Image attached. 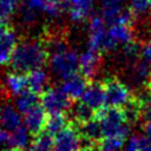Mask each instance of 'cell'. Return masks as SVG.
Segmentation results:
<instances>
[{
  "mask_svg": "<svg viewBox=\"0 0 151 151\" xmlns=\"http://www.w3.org/2000/svg\"><path fill=\"white\" fill-rule=\"evenodd\" d=\"M50 54L42 39L21 35L18 38L17 47L8 64L12 72L27 74L32 71L44 68L48 65Z\"/></svg>",
  "mask_w": 151,
  "mask_h": 151,
  "instance_id": "6da1fadb",
  "label": "cell"
},
{
  "mask_svg": "<svg viewBox=\"0 0 151 151\" xmlns=\"http://www.w3.org/2000/svg\"><path fill=\"white\" fill-rule=\"evenodd\" d=\"M96 117L100 122L104 137L126 138L130 132V125L125 120L122 107L104 106L96 112Z\"/></svg>",
  "mask_w": 151,
  "mask_h": 151,
  "instance_id": "7a4b0ae2",
  "label": "cell"
},
{
  "mask_svg": "<svg viewBox=\"0 0 151 151\" xmlns=\"http://www.w3.org/2000/svg\"><path fill=\"white\" fill-rule=\"evenodd\" d=\"M40 101L48 114H55L66 113L74 100H72L60 86H50L40 94Z\"/></svg>",
  "mask_w": 151,
  "mask_h": 151,
  "instance_id": "3957f363",
  "label": "cell"
},
{
  "mask_svg": "<svg viewBox=\"0 0 151 151\" xmlns=\"http://www.w3.org/2000/svg\"><path fill=\"white\" fill-rule=\"evenodd\" d=\"M50 71L59 79H65L79 72V58L73 51L55 54L50 58Z\"/></svg>",
  "mask_w": 151,
  "mask_h": 151,
  "instance_id": "277c9868",
  "label": "cell"
},
{
  "mask_svg": "<svg viewBox=\"0 0 151 151\" xmlns=\"http://www.w3.org/2000/svg\"><path fill=\"white\" fill-rule=\"evenodd\" d=\"M106 96V106L123 107L132 98V92L117 77H109L103 80Z\"/></svg>",
  "mask_w": 151,
  "mask_h": 151,
  "instance_id": "5b68a950",
  "label": "cell"
},
{
  "mask_svg": "<svg viewBox=\"0 0 151 151\" xmlns=\"http://www.w3.org/2000/svg\"><path fill=\"white\" fill-rule=\"evenodd\" d=\"M81 137L73 124H68L63 131L54 136V151H79Z\"/></svg>",
  "mask_w": 151,
  "mask_h": 151,
  "instance_id": "8992f818",
  "label": "cell"
},
{
  "mask_svg": "<svg viewBox=\"0 0 151 151\" xmlns=\"http://www.w3.org/2000/svg\"><path fill=\"white\" fill-rule=\"evenodd\" d=\"M103 65V53L94 50H88L79 57V73L87 80H94Z\"/></svg>",
  "mask_w": 151,
  "mask_h": 151,
  "instance_id": "52a82bcc",
  "label": "cell"
},
{
  "mask_svg": "<svg viewBox=\"0 0 151 151\" xmlns=\"http://www.w3.org/2000/svg\"><path fill=\"white\" fill-rule=\"evenodd\" d=\"M80 100L93 109L96 112L106 106V96L104 83L99 80H91L84 91Z\"/></svg>",
  "mask_w": 151,
  "mask_h": 151,
  "instance_id": "ba28073f",
  "label": "cell"
},
{
  "mask_svg": "<svg viewBox=\"0 0 151 151\" xmlns=\"http://www.w3.org/2000/svg\"><path fill=\"white\" fill-rule=\"evenodd\" d=\"M47 118H48V113L42 107V105L39 104L29 112L24 114V124L29 131V133L33 137H35L45 130Z\"/></svg>",
  "mask_w": 151,
  "mask_h": 151,
  "instance_id": "9c48e42d",
  "label": "cell"
},
{
  "mask_svg": "<svg viewBox=\"0 0 151 151\" xmlns=\"http://www.w3.org/2000/svg\"><path fill=\"white\" fill-rule=\"evenodd\" d=\"M90 80H87L84 76H81L79 72L63 79V83L60 84V88L72 99V100H79L86 90Z\"/></svg>",
  "mask_w": 151,
  "mask_h": 151,
  "instance_id": "30bf717a",
  "label": "cell"
},
{
  "mask_svg": "<svg viewBox=\"0 0 151 151\" xmlns=\"http://www.w3.org/2000/svg\"><path fill=\"white\" fill-rule=\"evenodd\" d=\"M66 114L70 119V123L77 126L96 118V111L91 109L88 105H86L85 103H83L80 99L73 101V104L71 105Z\"/></svg>",
  "mask_w": 151,
  "mask_h": 151,
  "instance_id": "8fae6325",
  "label": "cell"
},
{
  "mask_svg": "<svg viewBox=\"0 0 151 151\" xmlns=\"http://www.w3.org/2000/svg\"><path fill=\"white\" fill-rule=\"evenodd\" d=\"M130 71V80L138 88L140 86L147 85L151 78V63L143 59L142 57L129 67Z\"/></svg>",
  "mask_w": 151,
  "mask_h": 151,
  "instance_id": "7c38bea8",
  "label": "cell"
},
{
  "mask_svg": "<svg viewBox=\"0 0 151 151\" xmlns=\"http://www.w3.org/2000/svg\"><path fill=\"white\" fill-rule=\"evenodd\" d=\"M77 129L81 137V143H99L104 138L101 125L97 117L81 125H78Z\"/></svg>",
  "mask_w": 151,
  "mask_h": 151,
  "instance_id": "4fadbf2b",
  "label": "cell"
},
{
  "mask_svg": "<svg viewBox=\"0 0 151 151\" xmlns=\"http://www.w3.org/2000/svg\"><path fill=\"white\" fill-rule=\"evenodd\" d=\"M17 44H18L17 34L13 26L11 25L2 35V38L0 39V65L6 66L9 64L13 52L17 47Z\"/></svg>",
  "mask_w": 151,
  "mask_h": 151,
  "instance_id": "5bb4252c",
  "label": "cell"
},
{
  "mask_svg": "<svg viewBox=\"0 0 151 151\" xmlns=\"http://www.w3.org/2000/svg\"><path fill=\"white\" fill-rule=\"evenodd\" d=\"M22 124L24 119H21L20 112H18L12 104L5 101L0 113V126L11 132H14Z\"/></svg>",
  "mask_w": 151,
  "mask_h": 151,
  "instance_id": "9a60e30c",
  "label": "cell"
},
{
  "mask_svg": "<svg viewBox=\"0 0 151 151\" xmlns=\"http://www.w3.org/2000/svg\"><path fill=\"white\" fill-rule=\"evenodd\" d=\"M4 85L8 94L14 97L26 91H29L27 83V74H22V73H17V72L8 73L4 80Z\"/></svg>",
  "mask_w": 151,
  "mask_h": 151,
  "instance_id": "2e32d148",
  "label": "cell"
},
{
  "mask_svg": "<svg viewBox=\"0 0 151 151\" xmlns=\"http://www.w3.org/2000/svg\"><path fill=\"white\" fill-rule=\"evenodd\" d=\"M27 83H28V90L39 96L51 86L50 78L47 73L42 71V68L27 73Z\"/></svg>",
  "mask_w": 151,
  "mask_h": 151,
  "instance_id": "e0dca14e",
  "label": "cell"
},
{
  "mask_svg": "<svg viewBox=\"0 0 151 151\" xmlns=\"http://www.w3.org/2000/svg\"><path fill=\"white\" fill-rule=\"evenodd\" d=\"M127 0H103L101 17L107 25H114L119 13L125 8L124 5Z\"/></svg>",
  "mask_w": 151,
  "mask_h": 151,
  "instance_id": "ac0fdd59",
  "label": "cell"
},
{
  "mask_svg": "<svg viewBox=\"0 0 151 151\" xmlns=\"http://www.w3.org/2000/svg\"><path fill=\"white\" fill-rule=\"evenodd\" d=\"M39 104H41L40 96L31 91H26L15 97V106L22 116L29 112L32 109H34Z\"/></svg>",
  "mask_w": 151,
  "mask_h": 151,
  "instance_id": "d6986e66",
  "label": "cell"
},
{
  "mask_svg": "<svg viewBox=\"0 0 151 151\" xmlns=\"http://www.w3.org/2000/svg\"><path fill=\"white\" fill-rule=\"evenodd\" d=\"M94 0H71L70 15L74 21H84L91 13Z\"/></svg>",
  "mask_w": 151,
  "mask_h": 151,
  "instance_id": "ffe728a7",
  "label": "cell"
},
{
  "mask_svg": "<svg viewBox=\"0 0 151 151\" xmlns=\"http://www.w3.org/2000/svg\"><path fill=\"white\" fill-rule=\"evenodd\" d=\"M70 124V119L66 113H55V114H48L45 130L51 136H57L60 131H63L67 125Z\"/></svg>",
  "mask_w": 151,
  "mask_h": 151,
  "instance_id": "44dd1931",
  "label": "cell"
},
{
  "mask_svg": "<svg viewBox=\"0 0 151 151\" xmlns=\"http://www.w3.org/2000/svg\"><path fill=\"white\" fill-rule=\"evenodd\" d=\"M122 109H123V112L125 116V120L129 125L134 124L139 119L143 118V106L133 97V93H132V98L129 100V103L126 105H124Z\"/></svg>",
  "mask_w": 151,
  "mask_h": 151,
  "instance_id": "7402d4cb",
  "label": "cell"
},
{
  "mask_svg": "<svg viewBox=\"0 0 151 151\" xmlns=\"http://www.w3.org/2000/svg\"><path fill=\"white\" fill-rule=\"evenodd\" d=\"M109 34L114 38L119 44H127L129 41L134 39V29L133 27L122 25V24H114L110 27L107 31Z\"/></svg>",
  "mask_w": 151,
  "mask_h": 151,
  "instance_id": "603a6c76",
  "label": "cell"
},
{
  "mask_svg": "<svg viewBox=\"0 0 151 151\" xmlns=\"http://www.w3.org/2000/svg\"><path fill=\"white\" fill-rule=\"evenodd\" d=\"M28 151H54V137L46 131H42L34 137Z\"/></svg>",
  "mask_w": 151,
  "mask_h": 151,
  "instance_id": "cb8c5ba5",
  "label": "cell"
},
{
  "mask_svg": "<svg viewBox=\"0 0 151 151\" xmlns=\"http://www.w3.org/2000/svg\"><path fill=\"white\" fill-rule=\"evenodd\" d=\"M28 133L29 131L22 124L20 127H18L14 132H12V139L9 144V149H26L27 142H28Z\"/></svg>",
  "mask_w": 151,
  "mask_h": 151,
  "instance_id": "d4e9b609",
  "label": "cell"
},
{
  "mask_svg": "<svg viewBox=\"0 0 151 151\" xmlns=\"http://www.w3.org/2000/svg\"><path fill=\"white\" fill-rule=\"evenodd\" d=\"M19 9L18 0H0V22L11 24L9 20Z\"/></svg>",
  "mask_w": 151,
  "mask_h": 151,
  "instance_id": "484cf974",
  "label": "cell"
},
{
  "mask_svg": "<svg viewBox=\"0 0 151 151\" xmlns=\"http://www.w3.org/2000/svg\"><path fill=\"white\" fill-rule=\"evenodd\" d=\"M125 143V138L123 137H104L100 142L101 151H118L123 147Z\"/></svg>",
  "mask_w": 151,
  "mask_h": 151,
  "instance_id": "4316f807",
  "label": "cell"
},
{
  "mask_svg": "<svg viewBox=\"0 0 151 151\" xmlns=\"http://www.w3.org/2000/svg\"><path fill=\"white\" fill-rule=\"evenodd\" d=\"M130 8L138 17L139 14L146 13L151 8V0H131Z\"/></svg>",
  "mask_w": 151,
  "mask_h": 151,
  "instance_id": "83f0119b",
  "label": "cell"
},
{
  "mask_svg": "<svg viewBox=\"0 0 151 151\" xmlns=\"http://www.w3.org/2000/svg\"><path fill=\"white\" fill-rule=\"evenodd\" d=\"M11 139H12V132L0 126V144L6 145L8 147L11 144Z\"/></svg>",
  "mask_w": 151,
  "mask_h": 151,
  "instance_id": "f1b7e54d",
  "label": "cell"
},
{
  "mask_svg": "<svg viewBox=\"0 0 151 151\" xmlns=\"http://www.w3.org/2000/svg\"><path fill=\"white\" fill-rule=\"evenodd\" d=\"M139 151H151V139L147 136H138Z\"/></svg>",
  "mask_w": 151,
  "mask_h": 151,
  "instance_id": "f546056e",
  "label": "cell"
},
{
  "mask_svg": "<svg viewBox=\"0 0 151 151\" xmlns=\"http://www.w3.org/2000/svg\"><path fill=\"white\" fill-rule=\"evenodd\" d=\"M124 151H139V144H138V136H132L125 146Z\"/></svg>",
  "mask_w": 151,
  "mask_h": 151,
  "instance_id": "4dcf8cb0",
  "label": "cell"
},
{
  "mask_svg": "<svg viewBox=\"0 0 151 151\" xmlns=\"http://www.w3.org/2000/svg\"><path fill=\"white\" fill-rule=\"evenodd\" d=\"M142 58L151 63V40L144 42L143 51H142Z\"/></svg>",
  "mask_w": 151,
  "mask_h": 151,
  "instance_id": "1f68e13d",
  "label": "cell"
},
{
  "mask_svg": "<svg viewBox=\"0 0 151 151\" xmlns=\"http://www.w3.org/2000/svg\"><path fill=\"white\" fill-rule=\"evenodd\" d=\"M143 119L145 120V123L151 122V103L143 109Z\"/></svg>",
  "mask_w": 151,
  "mask_h": 151,
  "instance_id": "d6a6232c",
  "label": "cell"
},
{
  "mask_svg": "<svg viewBox=\"0 0 151 151\" xmlns=\"http://www.w3.org/2000/svg\"><path fill=\"white\" fill-rule=\"evenodd\" d=\"M144 132H145V136H147L151 139V122L144 123Z\"/></svg>",
  "mask_w": 151,
  "mask_h": 151,
  "instance_id": "836d02e7",
  "label": "cell"
},
{
  "mask_svg": "<svg viewBox=\"0 0 151 151\" xmlns=\"http://www.w3.org/2000/svg\"><path fill=\"white\" fill-rule=\"evenodd\" d=\"M0 97H5V98H8L9 97L8 92L5 88V85H4V81L2 80H0Z\"/></svg>",
  "mask_w": 151,
  "mask_h": 151,
  "instance_id": "e575fe53",
  "label": "cell"
},
{
  "mask_svg": "<svg viewBox=\"0 0 151 151\" xmlns=\"http://www.w3.org/2000/svg\"><path fill=\"white\" fill-rule=\"evenodd\" d=\"M9 26H11V24H4V22H0V39L2 38V35H4L5 32L8 29Z\"/></svg>",
  "mask_w": 151,
  "mask_h": 151,
  "instance_id": "d590c367",
  "label": "cell"
},
{
  "mask_svg": "<svg viewBox=\"0 0 151 151\" xmlns=\"http://www.w3.org/2000/svg\"><path fill=\"white\" fill-rule=\"evenodd\" d=\"M147 32H149V35L151 38V19H150V24H149V28H147Z\"/></svg>",
  "mask_w": 151,
  "mask_h": 151,
  "instance_id": "8d00e7d4",
  "label": "cell"
},
{
  "mask_svg": "<svg viewBox=\"0 0 151 151\" xmlns=\"http://www.w3.org/2000/svg\"><path fill=\"white\" fill-rule=\"evenodd\" d=\"M149 85H151V78H150V81H149Z\"/></svg>",
  "mask_w": 151,
  "mask_h": 151,
  "instance_id": "74e56055",
  "label": "cell"
}]
</instances>
